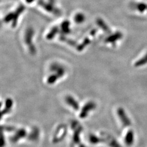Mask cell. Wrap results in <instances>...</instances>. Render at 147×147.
<instances>
[{"mask_svg": "<svg viewBox=\"0 0 147 147\" xmlns=\"http://www.w3.org/2000/svg\"><path fill=\"white\" fill-rule=\"evenodd\" d=\"M134 133L132 130H129L125 137V143L127 146H131L134 143Z\"/></svg>", "mask_w": 147, "mask_h": 147, "instance_id": "obj_4", "label": "cell"}, {"mask_svg": "<svg viewBox=\"0 0 147 147\" xmlns=\"http://www.w3.org/2000/svg\"><path fill=\"white\" fill-rule=\"evenodd\" d=\"M58 29L57 27H55L54 28H53L52 30L50 31V32L47 34V38L49 39H51L55 37V34L57 33Z\"/></svg>", "mask_w": 147, "mask_h": 147, "instance_id": "obj_14", "label": "cell"}, {"mask_svg": "<svg viewBox=\"0 0 147 147\" xmlns=\"http://www.w3.org/2000/svg\"><path fill=\"white\" fill-rule=\"evenodd\" d=\"M49 2L51 3H53V4H55L56 1H55V0H49Z\"/></svg>", "mask_w": 147, "mask_h": 147, "instance_id": "obj_18", "label": "cell"}, {"mask_svg": "<svg viewBox=\"0 0 147 147\" xmlns=\"http://www.w3.org/2000/svg\"><path fill=\"white\" fill-rule=\"evenodd\" d=\"M123 37V34L121 32H116L114 34L108 37L106 39V42H110V43H115L117 40L121 39Z\"/></svg>", "mask_w": 147, "mask_h": 147, "instance_id": "obj_5", "label": "cell"}, {"mask_svg": "<svg viewBox=\"0 0 147 147\" xmlns=\"http://www.w3.org/2000/svg\"><path fill=\"white\" fill-rule=\"evenodd\" d=\"M147 64V53H146V55L143 56L142 58L139 59L137 60L136 62L135 63L134 65L136 67H142L143 65H144Z\"/></svg>", "mask_w": 147, "mask_h": 147, "instance_id": "obj_10", "label": "cell"}, {"mask_svg": "<svg viewBox=\"0 0 147 147\" xmlns=\"http://www.w3.org/2000/svg\"><path fill=\"white\" fill-rule=\"evenodd\" d=\"M59 77L58 76V75L57 74H55V75H53L51 76L50 77H49V78L47 80V82L49 83V84H52V83H54L56 80L57 79L59 78Z\"/></svg>", "mask_w": 147, "mask_h": 147, "instance_id": "obj_15", "label": "cell"}, {"mask_svg": "<svg viewBox=\"0 0 147 147\" xmlns=\"http://www.w3.org/2000/svg\"><path fill=\"white\" fill-rule=\"evenodd\" d=\"M24 10H25V7L23 5H20L14 12L13 13V24L14 26L16 25V22L18 20L19 16L20 15V14L24 11Z\"/></svg>", "mask_w": 147, "mask_h": 147, "instance_id": "obj_7", "label": "cell"}, {"mask_svg": "<svg viewBox=\"0 0 147 147\" xmlns=\"http://www.w3.org/2000/svg\"><path fill=\"white\" fill-rule=\"evenodd\" d=\"M95 107V105L93 102H89L85 105L84 107L82 109V111L81 113V117H85L91 110L94 109Z\"/></svg>", "mask_w": 147, "mask_h": 147, "instance_id": "obj_6", "label": "cell"}, {"mask_svg": "<svg viewBox=\"0 0 147 147\" xmlns=\"http://www.w3.org/2000/svg\"><path fill=\"white\" fill-rule=\"evenodd\" d=\"M33 31L32 29L28 30L26 33L25 41L27 44H28V45H29V46H31L30 44H31V39L32 36H33Z\"/></svg>", "mask_w": 147, "mask_h": 147, "instance_id": "obj_11", "label": "cell"}, {"mask_svg": "<svg viewBox=\"0 0 147 147\" xmlns=\"http://www.w3.org/2000/svg\"><path fill=\"white\" fill-rule=\"evenodd\" d=\"M96 21H97L98 25L104 31H105L106 32V33H110L111 32V31L110 28L108 27V26L106 24V23H105V22L103 21L101 19L99 18L98 19H97Z\"/></svg>", "mask_w": 147, "mask_h": 147, "instance_id": "obj_9", "label": "cell"}, {"mask_svg": "<svg viewBox=\"0 0 147 147\" xmlns=\"http://www.w3.org/2000/svg\"><path fill=\"white\" fill-rule=\"evenodd\" d=\"M69 25L70 23L68 21H65L63 22L62 24V28L63 32L65 33H68L69 32Z\"/></svg>", "mask_w": 147, "mask_h": 147, "instance_id": "obj_13", "label": "cell"}, {"mask_svg": "<svg viewBox=\"0 0 147 147\" xmlns=\"http://www.w3.org/2000/svg\"><path fill=\"white\" fill-rule=\"evenodd\" d=\"M117 115L124 126H129L131 125V121L123 109L119 108L117 110Z\"/></svg>", "mask_w": 147, "mask_h": 147, "instance_id": "obj_3", "label": "cell"}, {"mask_svg": "<svg viewBox=\"0 0 147 147\" xmlns=\"http://www.w3.org/2000/svg\"><path fill=\"white\" fill-rule=\"evenodd\" d=\"M38 3L46 11L53 13L56 15H59L61 11L54 6V4L50 2H46L44 0H38Z\"/></svg>", "mask_w": 147, "mask_h": 147, "instance_id": "obj_1", "label": "cell"}, {"mask_svg": "<svg viewBox=\"0 0 147 147\" xmlns=\"http://www.w3.org/2000/svg\"><path fill=\"white\" fill-rule=\"evenodd\" d=\"M34 1V0H26V2L28 3H31Z\"/></svg>", "mask_w": 147, "mask_h": 147, "instance_id": "obj_17", "label": "cell"}, {"mask_svg": "<svg viewBox=\"0 0 147 147\" xmlns=\"http://www.w3.org/2000/svg\"><path fill=\"white\" fill-rule=\"evenodd\" d=\"M66 101L69 105H70L74 109L76 110H78L79 109L78 103L71 96H67L66 98Z\"/></svg>", "mask_w": 147, "mask_h": 147, "instance_id": "obj_8", "label": "cell"}, {"mask_svg": "<svg viewBox=\"0 0 147 147\" xmlns=\"http://www.w3.org/2000/svg\"><path fill=\"white\" fill-rule=\"evenodd\" d=\"M129 6L132 10L137 11L140 13H147V3H146L132 1L130 2Z\"/></svg>", "mask_w": 147, "mask_h": 147, "instance_id": "obj_2", "label": "cell"}, {"mask_svg": "<svg viewBox=\"0 0 147 147\" xmlns=\"http://www.w3.org/2000/svg\"><path fill=\"white\" fill-rule=\"evenodd\" d=\"M75 21H76L78 24H80L82 22H84L85 19L84 16L82 13H78L75 16Z\"/></svg>", "mask_w": 147, "mask_h": 147, "instance_id": "obj_12", "label": "cell"}, {"mask_svg": "<svg viewBox=\"0 0 147 147\" xmlns=\"http://www.w3.org/2000/svg\"><path fill=\"white\" fill-rule=\"evenodd\" d=\"M89 42H90V41H89V40L88 38L84 40V43L81 44L80 45L79 48H78V49H79V50H82V49H84L87 45H88V44H89Z\"/></svg>", "mask_w": 147, "mask_h": 147, "instance_id": "obj_16", "label": "cell"}]
</instances>
